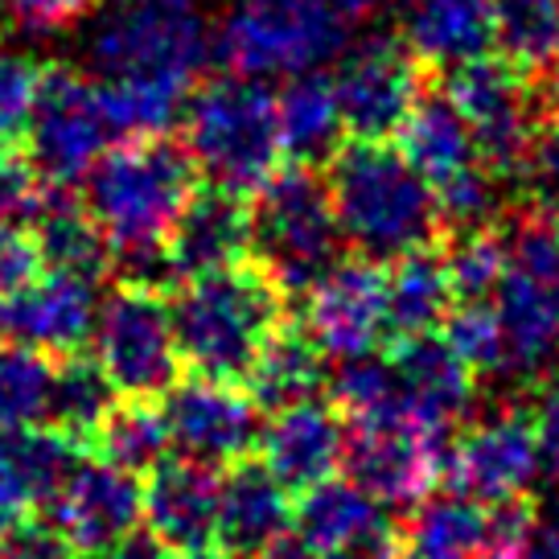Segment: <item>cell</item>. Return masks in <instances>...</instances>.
<instances>
[{"mask_svg": "<svg viewBox=\"0 0 559 559\" xmlns=\"http://www.w3.org/2000/svg\"><path fill=\"white\" fill-rule=\"evenodd\" d=\"M165 300L181 367L218 383H243L260 346L284 321V293L251 255L177 280Z\"/></svg>", "mask_w": 559, "mask_h": 559, "instance_id": "6da1fadb", "label": "cell"}, {"mask_svg": "<svg viewBox=\"0 0 559 559\" xmlns=\"http://www.w3.org/2000/svg\"><path fill=\"white\" fill-rule=\"evenodd\" d=\"M325 186L342 243L354 247V255L391 263L437 243L440 210L432 186L383 140L354 136V144L333 148Z\"/></svg>", "mask_w": 559, "mask_h": 559, "instance_id": "7a4b0ae2", "label": "cell"}, {"mask_svg": "<svg viewBox=\"0 0 559 559\" xmlns=\"http://www.w3.org/2000/svg\"><path fill=\"white\" fill-rule=\"evenodd\" d=\"M83 206L104 227L111 251L116 247L165 243L177 210L186 206L198 186L186 144L169 132L160 136H128L116 148H104L87 174Z\"/></svg>", "mask_w": 559, "mask_h": 559, "instance_id": "3957f363", "label": "cell"}, {"mask_svg": "<svg viewBox=\"0 0 559 559\" xmlns=\"http://www.w3.org/2000/svg\"><path fill=\"white\" fill-rule=\"evenodd\" d=\"M186 153L210 186L251 193L280 169L284 144L276 128V95L263 79L223 74L186 99Z\"/></svg>", "mask_w": 559, "mask_h": 559, "instance_id": "277c9868", "label": "cell"}, {"mask_svg": "<svg viewBox=\"0 0 559 559\" xmlns=\"http://www.w3.org/2000/svg\"><path fill=\"white\" fill-rule=\"evenodd\" d=\"M251 214V260L276 280L284 297H305L342 251L330 186L313 165H280L255 186Z\"/></svg>", "mask_w": 559, "mask_h": 559, "instance_id": "5b68a950", "label": "cell"}, {"mask_svg": "<svg viewBox=\"0 0 559 559\" xmlns=\"http://www.w3.org/2000/svg\"><path fill=\"white\" fill-rule=\"evenodd\" d=\"M346 21L321 0H239L214 37L230 74L288 79L333 62L346 50Z\"/></svg>", "mask_w": 559, "mask_h": 559, "instance_id": "8992f818", "label": "cell"}, {"mask_svg": "<svg viewBox=\"0 0 559 559\" xmlns=\"http://www.w3.org/2000/svg\"><path fill=\"white\" fill-rule=\"evenodd\" d=\"M95 362L128 400H160L181 379L165 293L120 284L95 309Z\"/></svg>", "mask_w": 559, "mask_h": 559, "instance_id": "52a82bcc", "label": "cell"}, {"mask_svg": "<svg viewBox=\"0 0 559 559\" xmlns=\"http://www.w3.org/2000/svg\"><path fill=\"white\" fill-rule=\"evenodd\" d=\"M444 95L453 99L461 120L469 123L477 160L489 174L498 181L523 174L539 128V99L531 87V70L514 67L510 58L481 53L473 62L453 67Z\"/></svg>", "mask_w": 559, "mask_h": 559, "instance_id": "ba28073f", "label": "cell"}, {"mask_svg": "<svg viewBox=\"0 0 559 559\" xmlns=\"http://www.w3.org/2000/svg\"><path fill=\"white\" fill-rule=\"evenodd\" d=\"M99 79H165L193 87L210 58L206 25L186 4H128L87 41Z\"/></svg>", "mask_w": 559, "mask_h": 559, "instance_id": "9c48e42d", "label": "cell"}, {"mask_svg": "<svg viewBox=\"0 0 559 559\" xmlns=\"http://www.w3.org/2000/svg\"><path fill=\"white\" fill-rule=\"evenodd\" d=\"M107 140L111 132L87 74L67 62L41 67L34 111L25 123V153L37 165V174L50 186H74L107 148Z\"/></svg>", "mask_w": 559, "mask_h": 559, "instance_id": "30bf717a", "label": "cell"}, {"mask_svg": "<svg viewBox=\"0 0 559 559\" xmlns=\"http://www.w3.org/2000/svg\"><path fill=\"white\" fill-rule=\"evenodd\" d=\"M453 440H440L419 432L400 412L383 416H358L346 428V449H342V469L354 486H362L383 502L386 510L416 507L428 489L437 486L444 473Z\"/></svg>", "mask_w": 559, "mask_h": 559, "instance_id": "8fae6325", "label": "cell"}, {"mask_svg": "<svg viewBox=\"0 0 559 559\" xmlns=\"http://www.w3.org/2000/svg\"><path fill=\"white\" fill-rule=\"evenodd\" d=\"M160 416H165L169 449L214 469L251 456V449L260 444V407L247 391H239V383H218L202 374L177 379L160 395Z\"/></svg>", "mask_w": 559, "mask_h": 559, "instance_id": "7c38bea8", "label": "cell"}, {"mask_svg": "<svg viewBox=\"0 0 559 559\" xmlns=\"http://www.w3.org/2000/svg\"><path fill=\"white\" fill-rule=\"evenodd\" d=\"M461 493L477 502H510L526 498L543 477L539 465V437H535V416L531 407H502L473 424L465 437H456L444 456V473Z\"/></svg>", "mask_w": 559, "mask_h": 559, "instance_id": "4fadbf2b", "label": "cell"}, {"mask_svg": "<svg viewBox=\"0 0 559 559\" xmlns=\"http://www.w3.org/2000/svg\"><path fill=\"white\" fill-rule=\"evenodd\" d=\"M305 333L325 358L367 354L386 342V272L383 263L354 255L333 260L305 293Z\"/></svg>", "mask_w": 559, "mask_h": 559, "instance_id": "5bb4252c", "label": "cell"}, {"mask_svg": "<svg viewBox=\"0 0 559 559\" xmlns=\"http://www.w3.org/2000/svg\"><path fill=\"white\" fill-rule=\"evenodd\" d=\"M337 58L342 67L333 74V95L342 107L346 132L358 140L395 136L419 99V70L412 50L391 37H370Z\"/></svg>", "mask_w": 559, "mask_h": 559, "instance_id": "9a60e30c", "label": "cell"}, {"mask_svg": "<svg viewBox=\"0 0 559 559\" xmlns=\"http://www.w3.org/2000/svg\"><path fill=\"white\" fill-rule=\"evenodd\" d=\"M386 358L395 370V412L428 437L453 440L456 428L473 416L477 374L437 333L391 342Z\"/></svg>", "mask_w": 559, "mask_h": 559, "instance_id": "2e32d148", "label": "cell"}, {"mask_svg": "<svg viewBox=\"0 0 559 559\" xmlns=\"http://www.w3.org/2000/svg\"><path fill=\"white\" fill-rule=\"evenodd\" d=\"M50 523L74 547V556H99L132 526H140L136 473L111 465L104 456H79L50 498Z\"/></svg>", "mask_w": 559, "mask_h": 559, "instance_id": "e0dca14e", "label": "cell"}, {"mask_svg": "<svg viewBox=\"0 0 559 559\" xmlns=\"http://www.w3.org/2000/svg\"><path fill=\"white\" fill-rule=\"evenodd\" d=\"M95 284L67 272H37L0 297V337L29 346L46 358H62L74 349H87L95 330Z\"/></svg>", "mask_w": 559, "mask_h": 559, "instance_id": "ac0fdd59", "label": "cell"}, {"mask_svg": "<svg viewBox=\"0 0 559 559\" xmlns=\"http://www.w3.org/2000/svg\"><path fill=\"white\" fill-rule=\"evenodd\" d=\"M263 465L272 469L288 493L325 481L342 469V449H346V416L321 400H305L293 407L272 412V419L260 428Z\"/></svg>", "mask_w": 559, "mask_h": 559, "instance_id": "d6986e66", "label": "cell"}, {"mask_svg": "<svg viewBox=\"0 0 559 559\" xmlns=\"http://www.w3.org/2000/svg\"><path fill=\"white\" fill-rule=\"evenodd\" d=\"M165 255L177 280L202 276L251 255V214L243 193L223 186H193L165 235Z\"/></svg>", "mask_w": 559, "mask_h": 559, "instance_id": "ffe728a7", "label": "cell"}, {"mask_svg": "<svg viewBox=\"0 0 559 559\" xmlns=\"http://www.w3.org/2000/svg\"><path fill=\"white\" fill-rule=\"evenodd\" d=\"M140 519L174 551L214 543L218 469L190 456H165L148 469V486L140 489Z\"/></svg>", "mask_w": 559, "mask_h": 559, "instance_id": "44dd1931", "label": "cell"}, {"mask_svg": "<svg viewBox=\"0 0 559 559\" xmlns=\"http://www.w3.org/2000/svg\"><path fill=\"white\" fill-rule=\"evenodd\" d=\"M293 531V493L280 486L263 461L239 456L218 477L214 543L235 559H247Z\"/></svg>", "mask_w": 559, "mask_h": 559, "instance_id": "7402d4cb", "label": "cell"}, {"mask_svg": "<svg viewBox=\"0 0 559 559\" xmlns=\"http://www.w3.org/2000/svg\"><path fill=\"white\" fill-rule=\"evenodd\" d=\"M293 531L297 543L309 556H330V551H346V547H362V543L395 539L386 507L374 502L367 489L342 481V477H325L317 486L300 489L297 507H293Z\"/></svg>", "mask_w": 559, "mask_h": 559, "instance_id": "603a6c76", "label": "cell"}, {"mask_svg": "<svg viewBox=\"0 0 559 559\" xmlns=\"http://www.w3.org/2000/svg\"><path fill=\"white\" fill-rule=\"evenodd\" d=\"M493 313L507 337L510 374H539L559 358V280L510 267L493 288Z\"/></svg>", "mask_w": 559, "mask_h": 559, "instance_id": "cb8c5ba5", "label": "cell"}, {"mask_svg": "<svg viewBox=\"0 0 559 559\" xmlns=\"http://www.w3.org/2000/svg\"><path fill=\"white\" fill-rule=\"evenodd\" d=\"M400 25L412 58L440 70L493 50L489 0H400Z\"/></svg>", "mask_w": 559, "mask_h": 559, "instance_id": "d4e9b609", "label": "cell"}, {"mask_svg": "<svg viewBox=\"0 0 559 559\" xmlns=\"http://www.w3.org/2000/svg\"><path fill=\"white\" fill-rule=\"evenodd\" d=\"M29 235L46 272L83 276L91 284H99L111 272V243L104 227L91 218L83 198L67 193V186H50L37 218L29 223Z\"/></svg>", "mask_w": 559, "mask_h": 559, "instance_id": "484cf974", "label": "cell"}, {"mask_svg": "<svg viewBox=\"0 0 559 559\" xmlns=\"http://www.w3.org/2000/svg\"><path fill=\"white\" fill-rule=\"evenodd\" d=\"M325 354L313 337L305 333L300 321H280L272 337L260 346L255 362L247 370V395L260 412H280V407H293V403L317 400L325 391Z\"/></svg>", "mask_w": 559, "mask_h": 559, "instance_id": "4316f807", "label": "cell"}, {"mask_svg": "<svg viewBox=\"0 0 559 559\" xmlns=\"http://www.w3.org/2000/svg\"><path fill=\"white\" fill-rule=\"evenodd\" d=\"M489 551V507L469 493H424L403 526L400 556L407 559H477Z\"/></svg>", "mask_w": 559, "mask_h": 559, "instance_id": "83f0119b", "label": "cell"}, {"mask_svg": "<svg viewBox=\"0 0 559 559\" xmlns=\"http://www.w3.org/2000/svg\"><path fill=\"white\" fill-rule=\"evenodd\" d=\"M400 153L412 160V169L432 190L444 186L449 177L481 165L477 148H473L469 123L461 120L449 95H428V99L412 104L407 120L400 123Z\"/></svg>", "mask_w": 559, "mask_h": 559, "instance_id": "f1b7e54d", "label": "cell"}, {"mask_svg": "<svg viewBox=\"0 0 559 559\" xmlns=\"http://www.w3.org/2000/svg\"><path fill=\"white\" fill-rule=\"evenodd\" d=\"M453 309V288L444 272V255L432 247H416L386 272V346L419 333H437Z\"/></svg>", "mask_w": 559, "mask_h": 559, "instance_id": "f546056e", "label": "cell"}, {"mask_svg": "<svg viewBox=\"0 0 559 559\" xmlns=\"http://www.w3.org/2000/svg\"><path fill=\"white\" fill-rule=\"evenodd\" d=\"M276 128L280 144L293 160L317 165V160L333 157L337 140L346 132L342 107L333 95V79L317 74V70L288 74L284 91L276 95Z\"/></svg>", "mask_w": 559, "mask_h": 559, "instance_id": "4dcf8cb0", "label": "cell"}, {"mask_svg": "<svg viewBox=\"0 0 559 559\" xmlns=\"http://www.w3.org/2000/svg\"><path fill=\"white\" fill-rule=\"evenodd\" d=\"M120 400V391L111 386L104 367L95 362V354L74 349L53 358L50 367V403H46V424L67 432L70 440L87 444L99 428V419L111 412V403Z\"/></svg>", "mask_w": 559, "mask_h": 559, "instance_id": "1f68e13d", "label": "cell"}, {"mask_svg": "<svg viewBox=\"0 0 559 559\" xmlns=\"http://www.w3.org/2000/svg\"><path fill=\"white\" fill-rule=\"evenodd\" d=\"M193 87L165 83V79H99V111L111 136H160L169 132L190 99Z\"/></svg>", "mask_w": 559, "mask_h": 559, "instance_id": "d6a6232c", "label": "cell"}, {"mask_svg": "<svg viewBox=\"0 0 559 559\" xmlns=\"http://www.w3.org/2000/svg\"><path fill=\"white\" fill-rule=\"evenodd\" d=\"M91 453L120 465L128 473H148L160 465L169 449V432H165V416H160L157 400H120L111 403V412L99 419L95 437H91Z\"/></svg>", "mask_w": 559, "mask_h": 559, "instance_id": "836d02e7", "label": "cell"}, {"mask_svg": "<svg viewBox=\"0 0 559 559\" xmlns=\"http://www.w3.org/2000/svg\"><path fill=\"white\" fill-rule=\"evenodd\" d=\"M493 46L523 70H547L559 58V0H489Z\"/></svg>", "mask_w": 559, "mask_h": 559, "instance_id": "e575fe53", "label": "cell"}, {"mask_svg": "<svg viewBox=\"0 0 559 559\" xmlns=\"http://www.w3.org/2000/svg\"><path fill=\"white\" fill-rule=\"evenodd\" d=\"M50 367L46 354L0 337V432L46 424Z\"/></svg>", "mask_w": 559, "mask_h": 559, "instance_id": "d590c367", "label": "cell"}, {"mask_svg": "<svg viewBox=\"0 0 559 559\" xmlns=\"http://www.w3.org/2000/svg\"><path fill=\"white\" fill-rule=\"evenodd\" d=\"M444 272L453 288V305L493 300V288L507 272V235L493 227L456 230V243L444 251Z\"/></svg>", "mask_w": 559, "mask_h": 559, "instance_id": "8d00e7d4", "label": "cell"}, {"mask_svg": "<svg viewBox=\"0 0 559 559\" xmlns=\"http://www.w3.org/2000/svg\"><path fill=\"white\" fill-rule=\"evenodd\" d=\"M325 391H330L333 407L349 419L395 412V370H391V358L379 354V349L337 358V367L325 374Z\"/></svg>", "mask_w": 559, "mask_h": 559, "instance_id": "74e56055", "label": "cell"}, {"mask_svg": "<svg viewBox=\"0 0 559 559\" xmlns=\"http://www.w3.org/2000/svg\"><path fill=\"white\" fill-rule=\"evenodd\" d=\"M440 337L453 346V354L465 362V367L486 379V374H510V358H507V337H502V325H498V313L489 300H473V305H456L444 313L440 321Z\"/></svg>", "mask_w": 559, "mask_h": 559, "instance_id": "f35d334b", "label": "cell"}, {"mask_svg": "<svg viewBox=\"0 0 559 559\" xmlns=\"http://www.w3.org/2000/svg\"><path fill=\"white\" fill-rule=\"evenodd\" d=\"M50 193V181L37 174L25 148H0V227H25Z\"/></svg>", "mask_w": 559, "mask_h": 559, "instance_id": "ab89813d", "label": "cell"}, {"mask_svg": "<svg viewBox=\"0 0 559 559\" xmlns=\"http://www.w3.org/2000/svg\"><path fill=\"white\" fill-rule=\"evenodd\" d=\"M41 67L13 50H0V148H25V123L34 111Z\"/></svg>", "mask_w": 559, "mask_h": 559, "instance_id": "60d3db41", "label": "cell"}, {"mask_svg": "<svg viewBox=\"0 0 559 559\" xmlns=\"http://www.w3.org/2000/svg\"><path fill=\"white\" fill-rule=\"evenodd\" d=\"M0 559H74V547L50 519H21L0 535Z\"/></svg>", "mask_w": 559, "mask_h": 559, "instance_id": "b9f144b4", "label": "cell"}, {"mask_svg": "<svg viewBox=\"0 0 559 559\" xmlns=\"http://www.w3.org/2000/svg\"><path fill=\"white\" fill-rule=\"evenodd\" d=\"M34 507H37V493L29 486L25 469H21L13 437L0 432V535L13 523H21V519H29Z\"/></svg>", "mask_w": 559, "mask_h": 559, "instance_id": "7bdbcfd3", "label": "cell"}, {"mask_svg": "<svg viewBox=\"0 0 559 559\" xmlns=\"http://www.w3.org/2000/svg\"><path fill=\"white\" fill-rule=\"evenodd\" d=\"M25 34H58L87 17L99 0H4Z\"/></svg>", "mask_w": 559, "mask_h": 559, "instance_id": "ee69618b", "label": "cell"}, {"mask_svg": "<svg viewBox=\"0 0 559 559\" xmlns=\"http://www.w3.org/2000/svg\"><path fill=\"white\" fill-rule=\"evenodd\" d=\"M37 272H41V260H37L34 235L25 227H0V297H9Z\"/></svg>", "mask_w": 559, "mask_h": 559, "instance_id": "f6af8a7d", "label": "cell"}, {"mask_svg": "<svg viewBox=\"0 0 559 559\" xmlns=\"http://www.w3.org/2000/svg\"><path fill=\"white\" fill-rule=\"evenodd\" d=\"M531 416H535V437H539V465L559 486V370L543 383Z\"/></svg>", "mask_w": 559, "mask_h": 559, "instance_id": "bcb514c9", "label": "cell"}, {"mask_svg": "<svg viewBox=\"0 0 559 559\" xmlns=\"http://www.w3.org/2000/svg\"><path fill=\"white\" fill-rule=\"evenodd\" d=\"M526 169L535 174L539 190L559 206V107L551 111V116H547V120H539V128H535V140H531V160H526Z\"/></svg>", "mask_w": 559, "mask_h": 559, "instance_id": "7dc6e473", "label": "cell"}, {"mask_svg": "<svg viewBox=\"0 0 559 559\" xmlns=\"http://www.w3.org/2000/svg\"><path fill=\"white\" fill-rule=\"evenodd\" d=\"M91 559H177V551L174 547H165L153 531L132 526L123 539H116L107 551H99V556H91Z\"/></svg>", "mask_w": 559, "mask_h": 559, "instance_id": "c3c4849f", "label": "cell"}, {"mask_svg": "<svg viewBox=\"0 0 559 559\" xmlns=\"http://www.w3.org/2000/svg\"><path fill=\"white\" fill-rule=\"evenodd\" d=\"M531 551H535V559H559V510H551L543 523H535Z\"/></svg>", "mask_w": 559, "mask_h": 559, "instance_id": "681fc988", "label": "cell"}, {"mask_svg": "<svg viewBox=\"0 0 559 559\" xmlns=\"http://www.w3.org/2000/svg\"><path fill=\"white\" fill-rule=\"evenodd\" d=\"M317 559H400V539L362 543V547H346V551H330V556Z\"/></svg>", "mask_w": 559, "mask_h": 559, "instance_id": "f907efd6", "label": "cell"}, {"mask_svg": "<svg viewBox=\"0 0 559 559\" xmlns=\"http://www.w3.org/2000/svg\"><path fill=\"white\" fill-rule=\"evenodd\" d=\"M337 17L346 21V25H354V21H367V17H374L379 13V4L383 0H325Z\"/></svg>", "mask_w": 559, "mask_h": 559, "instance_id": "816d5d0a", "label": "cell"}, {"mask_svg": "<svg viewBox=\"0 0 559 559\" xmlns=\"http://www.w3.org/2000/svg\"><path fill=\"white\" fill-rule=\"evenodd\" d=\"M247 559H309V551H305L297 539L284 535L280 543H272V547H263V551H255V556H247Z\"/></svg>", "mask_w": 559, "mask_h": 559, "instance_id": "f5cc1de1", "label": "cell"}, {"mask_svg": "<svg viewBox=\"0 0 559 559\" xmlns=\"http://www.w3.org/2000/svg\"><path fill=\"white\" fill-rule=\"evenodd\" d=\"M181 559H235L230 551H223V547H214V543H206V547H190V551H177Z\"/></svg>", "mask_w": 559, "mask_h": 559, "instance_id": "db71d44e", "label": "cell"}, {"mask_svg": "<svg viewBox=\"0 0 559 559\" xmlns=\"http://www.w3.org/2000/svg\"><path fill=\"white\" fill-rule=\"evenodd\" d=\"M128 4H169V9H177V4H190V0H128Z\"/></svg>", "mask_w": 559, "mask_h": 559, "instance_id": "11a10c76", "label": "cell"}, {"mask_svg": "<svg viewBox=\"0 0 559 559\" xmlns=\"http://www.w3.org/2000/svg\"><path fill=\"white\" fill-rule=\"evenodd\" d=\"M547 70H556V91H559V58H556V62H551Z\"/></svg>", "mask_w": 559, "mask_h": 559, "instance_id": "9f6ffc18", "label": "cell"}, {"mask_svg": "<svg viewBox=\"0 0 559 559\" xmlns=\"http://www.w3.org/2000/svg\"><path fill=\"white\" fill-rule=\"evenodd\" d=\"M400 559H407V556H400Z\"/></svg>", "mask_w": 559, "mask_h": 559, "instance_id": "6f0895ef", "label": "cell"}]
</instances>
